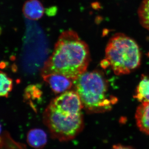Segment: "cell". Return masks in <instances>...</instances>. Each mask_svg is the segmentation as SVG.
<instances>
[{
  "instance_id": "obj_3",
  "label": "cell",
  "mask_w": 149,
  "mask_h": 149,
  "mask_svg": "<svg viewBox=\"0 0 149 149\" xmlns=\"http://www.w3.org/2000/svg\"><path fill=\"white\" fill-rule=\"evenodd\" d=\"M74 81L76 92L87 112L108 111L117 101L116 97L109 94L108 83L102 71L85 72Z\"/></svg>"
},
{
  "instance_id": "obj_11",
  "label": "cell",
  "mask_w": 149,
  "mask_h": 149,
  "mask_svg": "<svg viewBox=\"0 0 149 149\" xmlns=\"http://www.w3.org/2000/svg\"><path fill=\"white\" fill-rule=\"evenodd\" d=\"M1 89L0 96L4 97H7L9 93L12 90L13 83L12 79L8 77L5 72H1Z\"/></svg>"
},
{
  "instance_id": "obj_13",
  "label": "cell",
  "mask_w": 149,
  "mask_h": 149,
  "mask_svg": "<svg viewBox=\"0 0 149 149\" xmlns=\"http://www.w3.org/2000/svg\"><path fill=\"white\" fill-rule=\"evenodd\" d=\"M111 149H134L132 147L123 146L121 144H117L113 146Z\"/></svg>"
},
{
  "instance_id": "obj_6",
  "label": "cell",
  "mask_w": 149,
  "mask_h": 149,
  "mask_svg": "<svg viewBox=\"0 0 149 149\" xmlns=\"http://www.w3.org/2000/svg\"><path fill=\"white\" fill-rule=\"evenodd\" d=\"M22 12L26 18L37 20L43 16L45 10L39 0H28L23 5Z\"/></svg>"
},
{
  "instance_id": "obj_9",
  "label": "cell",
  "mask_w": 149,
  "mask_h": 149,
  "mask_svg": "<svg viewBox=\"0 0 149 149\" xmlns=\"http://www.w3.org/2000/svg\"><path fill=\"white\" fill-rule=\"evenodd\" d=\"M134 97L141 103L149 102V76L142 75Z\"/></svg>"
},
{
  "instance_id": "obj_4",
  "label": "cell",
  "mask_w": 149,
  "mask_h": 149,
  "mask_svg": "<svg viewBox=\"0 0 149 149\" xmlns=\"http://www.w3.org/2000/svg\"><path fill=\"white\" fill-rule=\"evenodd\" d=\"M106 58L115 74H129L138 68L141 54L137 42L123 33H117L110 39L105 50Z\"/></svg>"
},
{
  "instance_id": "obj_2",
  "label": "cell",
  "mask_w": 149,
  "mask_h": 149,
  "mask_svg": "<svg viewBox=\"0 0 149 149\" xmlns=\"http://www.w3.org/2000/svg\"><path fill=\"white\" fill-rule=\"evenodd\" d=\"M83 109L75 91H66L51 101L43 113V119L52 139L60 142L75 139L84 128Z\"/></svg>"
},
{
  "instance_id": "obj_5",
  "label": "cell",
  "mask_w": 149,
  "mask_h": 149,
  "mask_svg": "<svg viewBox=\"0 0 149 149\" xmlns=\"http://www.w3.org/2000/svg\"><path fill=\"white\" fill-rule=\"evenodd\" d=\"M42 76L56 94L64 93L72 87V80L64 75L52 73Z\"/></svg>"
},
{
  "instance_id": "obj_7",
  "label": "cell",
  "mask_w": 149,
  "mask_h": 149,
  "mask_svg": "<svg viewBox=\"0 0 149 149\" xmlns=\"http://www.w3.org/2000/svg\"><path fill=\"white\" fill-rule=\"evenodd\" d=\"M136 124L141 132L149 135V102H142L136 109Z\"/></svg>"
},
{
  "instance_id": "obj_10",
  "label": "cell",
  "mask_w": 149,
  "mask_h": 149,
  "mask_svg": "<svg viewBox=\"0 0 149 149\" xmlns=\"http://www.w3.org/2000/svg\"><path fill=\"white\" fill-rule=\"evenodd\" d=\"M139 21L142 26L149 31V0H143L139 10Z\"/></svg>"
},
{
  "instance_id": "obj_1",
  "label": "cell",
  "mask_w": 149,
  "mask_h": 149,
  "mask_svg": "<svg viewBox=\"0 0 149 149\" xmlns=\"http://www.w3.org/2000/svg\"><path fill=\"white\" fill-rule=\"evenodd\" d=\"M90 61L88 45L76 32L67 30L59 37L52 54L41 68V75L55 73L75 80L86 72Z\"/></svg>"
},
{
  "instance_id": "obj_8",
  "label": "cell",
  "mask_w": 149,
  "mask_h": 149,
  "mask_svg": "<svg viewBox=\"0 0 149 149\" xmlns=\"http://www.w3.org/2000/svg\"><path fill=\"white\" fill-rule=\"evenodd\" d=\"M47 136L46 132L40 128H34L28 131L27 142L28 145L35 149H42L47 143Z\"/></svg>"
},
{
  "instance_id": "obj_12",
  "label": "cell",
  "mask_w": 149,
  "mask_h": 149,
  "mask_svg": "<svg viewBox=\"0 0 149 149\" xmlns=\"http://www.w3.org/2000/svg\"><path fill=\"white\" fill-rule=\"evenodd\" d=\"M57 8L56 6H52L46 9L45 11L49 16H53L55 15L57 12Z\"/></svg>"
}]
</instances>
